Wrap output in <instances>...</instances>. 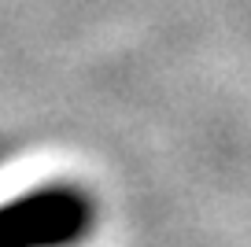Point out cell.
<instances>
[{
    "label": "cell",
    "mask_w": 251,
    "mask_h": 247,
    "mask_svg": "<svg viewBox=\"0 0 251 247\" xmlns=\"http://www.w3.org/2000/svg\"><path fill=\"white\" fill-rule=\"evenodd\" d=\"M103 207L89 185L52 177L0 199V247H89Z\"/></svg>",
    "instance_id": "6da1fadb"
}]
</instances>
